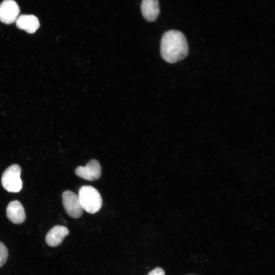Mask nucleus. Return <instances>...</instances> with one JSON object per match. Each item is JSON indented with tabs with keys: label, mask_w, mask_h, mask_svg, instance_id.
<instances>
[{
	"label": "nucleus",
	"mask_w": 275,
	"mask_h": 275,
	"mask_svg": "<svg viewBox=\"0 0 275 275\" xmlns=\"http://www.w3.org/2000/svg\"><path fill=\"white\" fill-rule=\"evenodd\" d=\"M78 198L84 210L94 214L100 209L102 200L99 191L94 187L84 185L79 189Z\"/></svg>",
	"instance_id": "obj_2"
},
{
	"label": "nucleus",
	"mask_w": 275,
	"mask_h": 275,
	"mask_svg": "<svg viewBox=\"0 0 275 275\" xmlns=\"http://www.w3.org/2000/svg\"><path fill=\"white\" fill-rule=\"evenodd\" d=\"M8 257V249L5 245L0 241V267L6 263Z\"/></svg>",
	"instance_id": "obj_11"
},
{
	"label": "nucleus",
	"mask_w": 275,
	"mask_h": 275,
	"mask_svg": "<svg viewBox=\"0 0 275 275\" xmlns=\"http://www.w3.org/2000/svg\"><path fill=\"white\" fill-rule=\"evenodd\" d=\"M141 8L144 18L149 21L155 20L160 12L158 0H142Z\"/></svg>",
	"instance_id": "obj_10"
},
{
	"label": "nucleus",
	"mask_w": 275,
	"mask_h": 275,
	"mask_svg": "<svg viewBox=\"0 0 275 275\" xmlns=\"http://www.w3.org/2000/svg\"><path fill=\"white\" fill-rule=\"evenodd\" d=\"M19 13V7L14 0H4L0 5V21L4 23L15 22Z\"/></svg>",
	"instance_id": "obj_5"
},
{
	"label": "nucleus",
	"mask_w": 275,
	"mask_h": 275,
	"mask_svg": "<svg viewBox=\"0 0 275 275\" xmlns=\"http://www.w3.org/2000/svg\"><path fill=\"white\" fill-rule=\"evenodd\" d=\"M69 233V230L66 227L61 225L56 226L47 233L45 237L46 243L52 247L59 246Z\"/></svg>",
	"instance_id": "obj_8"
},
{
	"label": "nucleus",
	"mask_w": 275,
	"mask_h": 275,
	"mask_svg": "<svg viewBox=\"0 0 275 275\" xmlns=\"http://www.w3.org/2000/svg\"><path fill=\"white\" fill-rule=\"evenodd\" d=\"M62 202L65 211L70 217L79 218L83 213V209L80 203L78 195L67 190L62 194Z\"/></svg>",
	"instance_id": "obj_4"
},
{
	"label": "nucleus",
	"mask_w": 275,
	"mask_h": 275,
	"mask_svg": "<svg viewBox=\"0 0 275 275\" xmlns=\"http://www.w3.org/2000/svg\"><path fill=\"white\" fill-rule=\"evenodd\" d=\"M16 26L29 34L34 33L40 26L38 18L33 15L22 14L15 21Z\"/></svg>",
	"instance_id": "obj_9"
},
{
	"label": "nucleus",
	"mask_w": 275,
	"mask_h": 275,
	"mask_svg": "<svg viewBox=\"0 0 275 275\" xmlns=\"http://www.w3.org/2000/svg\"><path fill=\"white\" fill-rule=\"evenodd\" d=\"M147 275H165V272L162 268L156 267L149 272Z\"/></svg>",
	"instance_id": "obj_12"
},
{
	"label": "nucleus",
	"mask_w": 275,
	"mask_h": 275,
	"mask_svg": "<svg viewBox=\"0 0 275 275\" xmlns=\"http://www.w3.org/2000/svg\"><path fill=\"white\" fill-rule=\"evenodd\" d=\"M6 215L13 224H20L25 219V212L21 203L18 201L10 202L6 209Z\"/></svg>",
	"instance_id": "obj_7"
},
{
	"label": "nucleus",
	"mask_w": 275,
	"mask_h": 275,
	"mask_svg": "<svg viewBox=\"0 0 275 275\" xmlns=\"http://www.w3.org/2000/svg\"><path fill=\"white\" fill-rule=\"evenodd\" d=\"M75 173L77 176L82 179L94 181L100 177L101 167L98 160L92 159L86 166L77 167L75 170Z\"/></svg>",
	"instance_id": "obj_6"
},
{
	"label": "nucleus",
	"mask_w": 275,
	"mask_h": 275,
	"mask_svg": "<svg viewBox=\"0 0 275 275\" xmlns=\"http://www.w3.org/2000/svg\"><path fill=\"white\" fill-rule=\"evenodd\" d=\"M21 169L18 164H12L4 172L1 179L3 187L8 192L18 193L22 187L20 178Z\"/></svg>",
	"instance_id": "obj_3"
},
{
	"label": "nucleus",
	"mask_w": 275,
	"mask_h": 275,
	"mask_svg": "<svg viewBox=\"0 0 275 275\" xmlns=\"http://www.w3.org/2000/svg\"><path fill=\"white\" fill-rule=\"evenodd\" d=\"M162 59L170 63L183 60L188 53V46L184 35L178 30H170L163 35L160 42Z\"/></svg>",
	"instance_id": "obj_1"
}]
</instances>
